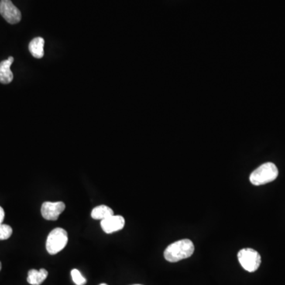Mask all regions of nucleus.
<instances>
[{
	"label": "nucleus",
	"instance_id": "1",
	"mask_svg": "<svg viewBox=\"0 0 285 285\" xmlns=\"http://www.w3.org/2000/svg\"><path fill=\"white\" fill-rule=\"evenodd\" d=\"M194 244L190 239H182L168 245L164 251V258L167 262H177L193 255Z\"/></svg>",
	"mask_w": 285,
	"mask_h": 285
},
{
	"label": "nucleus",
	"instance_id": "2",
	"mask_svg": "<svg viewBox=\"0 0 285 285\" xmlns=\"http://www.w3.org/2000/svg\"><path fill=\"white\" fill-rule=\"evenodd\" d=\"M278 173L279 171L274 163H264L251 173L250 181L255 186H262L276 180Z\"/></svg>",
	"mask_w": 285,
	"mask_h": 285
},
{
	"label": "nucleus",
	"instance_id": "3",
	"mask_svg": "<svg viewBox=\"0 0 285 285\" xmlns=\"http://www.w3.org/2000/svg\"><path fill=\"white\" fill-rule=\"evenodd\" d=\"M68 242L67 232L63 228H56L49 233L46 241V250L50 255H54L64 249Z\"/></svg>",
	"mask_w": 285,
	"mask_h": 285
},
{
	"label": "nucleus",
	"instance_id": "4",
	"mask_svg": "<svg viewBox=\"0 0 285 285\" xmlns=\"http://www.w3.org/2000/svg\"><path fill=\"white\" fill-rule=\"evenodd\" d=\"M238 262L245 270L254 273L262 263V258L258 251L251 248L241 250L238 254Z\"/></svg>",
	"mask_w": 285,
	"mask_h": 285
},
{
	"label": "nucleus",
	"instance_id": "5",
	"mask_svg": "<svg viewBox=\"0 0 285 285\" xmlns=\"http://www.w3.org/2000/svg\"><path fill=\"white\" fill-rule=\"evenodd\" d=\"M0 14L10 24L18 23L22 19L21 11L13 4L11 0L0 1Z\"/></svg>",
	"mask_w": 285,
	"mask_h": 285
},
{
	"label": "nucleus",
	"instance_id": "6",
	"mask_svg": "<svg viewBox=\"0 0 285 285\" xmlns=\"http://www.w3.org/2000/svg\"><path fill=\"white\" fill-rule=\"evenodd\" d=\"M64 209H65V204L62 201H58V202L46 201L42 204V215L45 220L55 221L58 220Z\"/></svg>",
	"mask_w": 285,
	"mask_h": 285
},
{
	"label": "nucleus",
	"instance_id": "7",
	"mask_svg": "<svg viewBox=\"0 0 285 285\" xmlns=\"http://www.w3.org/2000/svg\"><path fill=\"white\" fill-rule=\"evenodd\" d=\"M125 218L121 216H111L101 221V228L106 234L121 231L125 227Z\"/></svg>",
	"mask_w": 285,
	"mask_h": 285
},
{
	"label": "nucleus",
	"instance_id": "8",
	"mask_svg": "<svg viewBox=\"0 0 285 285\" xmlns=\"http://www.w3.org/2000/svg\"><path fill=\"white\" fill-rule=\"evenodd\" d=\"M14 62V57L10 56L8 60L0 63V83L8 84L12 82L14 75L11 70V66Z\"/></svg>",
	"mask_w": 285,
	"mask_h": 285
},
{
	"label": "nucleus",
	"instance_id": "9",
	"mask_svg": "<svg viewBox=\"0 0 285 285\" xmlns=\"http://www.w3.org/2000/svg\"><path fill=\"white\" fill-rule=\"evenodd\" d=\"M44 46H45V40L41 37H38L31 41L29 45V50L33 57L41 59L45 55Z\"/></svg>",
	"mask_w": 285,
	"mask_h": 285
},
{
	"label": "nucleus",
	"instance_id": "10",
	"mask_svg": "<svg viewBox=\"0 0 285 285\" xmlns=\"http://www.w3.org/2000/svg\"><path fill=\"white\" fill-rule=\"evenodd\" d=\"M48 271L45 269L40 270L31 269L28 273L27 281L31 285H41L48 276Z\"/></svg>",
	"mask_w": 285,
	"mask_h": 285
},
{
	"label": "nucleus",
	"instance_id": "11",
	"mask_svg": "<svg viewBox=\"0 0 285 285\" xmlns=\"http://www.w3.org/2000/svg\"><path fill=\"white\" fill-rule=\"evenodd\" d=\"M111 216H114V211L106 205L98 206L91 211V217L94 220H103Z\"/></svg>",
	"mask_w": 285,
	"mask_h": 285
},
{
	"label": "nucleus",
	"instance_id": "12",
	"mask_svg": "<svg viewBox=\"0 0 285 285\" xmlns=\"http://www.w3.org/2000/svg\"><path fill=\"white\" fill-rule=\"evenodd\" d=\"M13 230L8 224H0V240H7L12 235Z\"/></svg>",
	"mask_w": 285,
	"mask_h": 285
},
{
	"label": "nucleus",
	"instance_id": "13",
	"mask_svg": "<svg viewBox=\"0 0 285 285\" xmlns=\"http://www.w3.org/2000/svg\"><path fill=\"white\" fill-rule=\"evenodd\" d=\"M70 275L73 277V281L76 285H85L87 283V280L85 277H83L80 271L74 269L70 272Z\"/></svg>",
	"mask_w": 285,
	"mask_h": 285
},
{
	"label": "nucleus",
	"instance_id": "14",
	"mask_svg": "<svg viewBox=\"0 0 285 285\" xmlns=\"http://www.w3.org/2000/svg\"><path fill=\"white\" fill-rule=\"evenodd\" d=\"M4 217H5V212H4V208L0 206V224H2L4 222Z\"/></svg>",
	"mask_w": 285,
	"mask_h": 285
},
{
	"label": "nucleus",
	"instance_id": "15",
	"mask_svg": "<svg viewBox=\"0 0 285 285\" xmlns=\"http://www.w3.org/2000/svg\"><path fill=\"white\" fill-rule=\"evenodd\" d=\"M1 269H2V264L0 262V271H1Z\"/></svg>",
	"mask_w": 285,
	"mask_h": 285
},
{
	"label": "nucleus",
	"instance_id": "16",
	"mask_svg": "<svg viewBox=\"0 0 285 285\" xmlns=\"http://www.w3.org/2000/svg\"><path fill=\"white\" fill-rule=\"evenodd\" d=\"M99 285H108V284H106V283H101V284Z\"/></svg>",
	"mask_w": 285,
	"mask_h": 285
},
{
	"label": "nucleus",
	"instance_id": "17",
	"mask_svg": "<svg viewBox=\"0 0 285 285\" xmlns=\"http://www.w3.org/2000/svg\"><path fill=\"white\" fill-rule=\"evenodd\" d=\"M134 285H141V284H134Z\"/></svg>",
	"mask_w": 285,
	"mask_h": 285
}]
</instances>
